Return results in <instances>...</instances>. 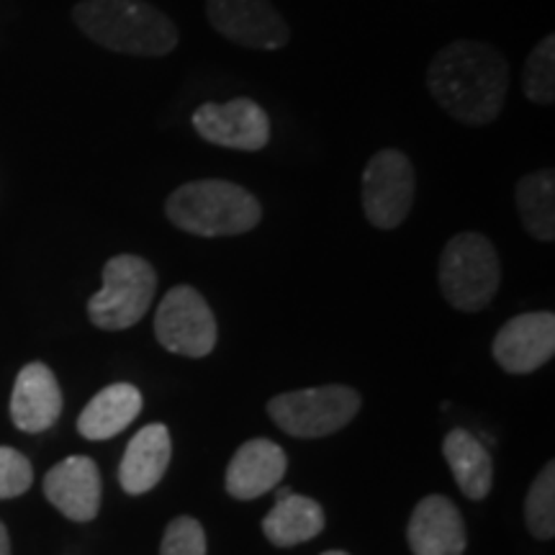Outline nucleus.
<instances>
[{
  "mask_svg": "<svg viewBox=\"0 0 555 555\" xmlns=\"http://www.w3.org/2000/svg\"><path fill=\"white\" fill-rule=\"evenodd\" d=\"M165 214L196 237H237L253 232L262 219L260 201L232 180H191L165 201Z\"/></svg>",
  "mask_w": 555,
  "mask_h": 555,
  "instance_id": "7ed1b4c3",
  "label": "nucleus"
},
{
  "mask_svg": "<svg viewBox=\"0 0 555 555\" xmlns=\"http://www.w3.org/2000/svg\"><path fill=\"white\" fill-rule=\"evenodd\" d=\"M157 291V273L139 255H116L103 268V286L90 296L88 317L99 330L121 332L147 314Z\"/></svg>",
  "mask_w": 555,
  "mask_h": 555,
  "instance_id": "39448f33",
  "label": "nucleus"
},
{
  "mask_svg": "<svg viewBox=\"0 0 555 555\" xmlns=\"http://www.w3.org/2000/svg\"><path fill=\"white\" fill-rule=\"evenodd\" d=\"M31 461L16 448H0V499H16L31 489Z\"/></svg>",
  "mask_w": 555,
  "mask_h": 555,
  "instance_id": "b1692460",
  "label": "nucleus"
},
{
  "mask_svg": "<svg viewBox=\"0 0 555 555\" xmlns=\"http://www.w3.org/2000/svg\"><path fill=\"white\" fill-rule=\"evenodd\" d=\"M525 95L538 106H551L555 101V37L547 34L525 62L522 73Z\"/></svg>",
  "mask_w": 555,
  "mask_h": 555,
  "instance_id": "412c9836",
  "label": "nucleus"
},
{
  "mask_svg": "<svg viewBox=\"0 0 555 555\" xmlns=\"http://www.w3.org/2000/svg\"><path fill=\"white\" fill-rule=\"evenodd\" d=\"M406 540L414 555H463L466 525L448 496L433 494L414 506Z\"/></svg>",
  "mask_w": 555,
  "mask_h": 555,
  "instance_id": "ddd939ff",
  "label": "nucleus"
},
{
  "mask_svg": "<svg viewBox=\"0 0 555 555\" xmlns=\"http://www.w3.org/2000/svg\"><path fill=\"white\" fill-rule=\"evenodd\" d=\"M0 555H11V538L3 522H0Z\"/></svg>",
  "mask_w": 555,
  "mask_h": 555,
  "instance_id": "393cba45",
  "label": "nucleus"
},
{
  "mask_svg": "<svg viewBox=\"0 0 555 555\" xmlns=\"http://www.w3.org/2000/svg\"><path fill=\"white\" fill-rule=\"evenodd\" d=\"M416 172L412 159L399 150H380L367 159L363 172V211L376 229H397L414 206Z\"/></svg>",
  "mask_w": 555,
  "mask_h": 555,
  "instance_id": "6e6552de",
  "label": "nucleus"
},
{
  "mask_svg": "<svg viewBox=\"0 0 555 555\" xmlns=\"http://www.w3.org/2000/svg\"><path fill=\"white\" fill-rule=\"evenodd\" d=\"M517 211L522 227L540 242L555 240V176L553 168L530 172L517 183Z\"/></svg>",
  "mask_w": 555,
  "mask_h": 555,
  "instance_id": "aec40b11",
  "label": "nucleus"
},
{
  "mask_svg": "<svg viewBox=\"0 0 555 555\" xmlns=\"http://www.w3.org/2000/svg\"><path fill=\"white\" fill-rule=\"evenodd\" d=\"M322 555H347L345 551H327V553H322Z\"/></svg>",
  "mask_w": 555,
  "mask_h": 555,
  "instance_id": "a878e982",
  "label": "nucleus"
},
{
  "mask_svg": "<svg viewBox=\"0 0 555 555\" xmlns=\"http://www.w3.org/2000/svg\"><path fill=\"white\" fill-rule=\"evenodd\" d=\"M62 391L44 363H29L18 371L11 393V420L21 433H44L57 425Z\"/></svg>",
  "mask_w": 555,
  "mask_h": 555,
  "instance_id": "4468645a",
  "label": "nucleus"
},
{
  "mask_svg": "<svg viewBox=\"0 0 555 555\" xmlns=\"http://www.w3.org/2000/svg\"><path fill=\"white\" fill-rule=\"evenodd\" d=\"M324 530V509L309 496L294 494L275 499V506L262 519V532L278 547H294L317 538Z\"/></svg>",
  "mask_w": 555,
  "mask_h": 555,
  "instance_id": "6ab92c4d",
  "label": "nucleus"
},
{
  "mask_svg": "<svg viewBox=\"0 0 555 555\" xmlns=\"http://www.w3.org/2000/svg\"><path fill=\"white\" fill-rule=\"evenodd\" d=\"M525 519L530 532L538 540H551L555 535V466L540 470L530 486V494L525 502Z\"/></svg>",
  "mask_w": 555,
  "mask_h": 555,
  "instance_id": "4be33fe9",
  "label": "nucleus"
},
{
  "mask_svg": "<svg viewBox=\"0 0 555 555\" xmlns=\"http://www.w3.org/2000/svg\"><path fill=\"white\" fill-rule=\"evenodd\" d=\"M502 283V262L494 242L478 232H463L442 249L440 291L457 311H481L494 301Z\"/></svg>",
  "mask_w": 555,
  "mask_h": 555,
  "instance_id": "20e7f679",
  "label": "nucleus"
},
{
  "mask_svg": "<svg viewBox=\"0 0 555 555\" xmlns=\"http://www.w3.org/2000/svg\"><path fill=\"white\" fill-rule=\"evenodd\" d=\"M73 21L95 44L131 57H165L180 41L176 21L147 0H82Z\"/></svg>",
  "mask_w": 555,
  "mask_h": 555,
  "instance_id": "f03ea898",
  "label": "nucleus"
},
{
  "mask_svg": "<svg viewBox=\"0 0 555 555\" xmlns=\"http://www.w3.org/2000/svg\"><path fill=\"white\" fill-rule=\"evenodd\" d=\"M360 393L350 386H319L270 399L268 414L291 437H327L350 425L360 412Z\"/></svg>",
  "mask_w": 555,
  "mask_h": 555,
  "instance_id": "423d86ee",
  "label": "nucleus"
},
{
  "mask_svg": "<svg viewBox=\"0 0 555 555\" xmlns=\"http://www.w3.org/2000/svg\"><path fill=\"white\" fill-rule=\"evenodd\" d=\"M494 358L506 373H532L555 352V317L551 311H527L504 324L494 337Z\"/></svg>",
  "mask_w": 555,
  "mask_h": 555,
  "instance_id": "9b49d317",
  "label": "nucleus"
},
{
  "mask_svg": "<svg viewBox=\"0 0 555 555\" xmlns=\"http://www.w3.org/2000/svg\"><path fill=\"white\" fill-rule=\"evenodd\" d=\"M101 470L93 457L73 455L44 476L47 502L73 522H90L101 509Z\"/></svg>",
  "mask_w": 555,
  "mask_h": 555,
  "instance_id": "f8f14e48",
  "label": "nucleus"
},
{
  "mask_svg": "<svg viewBox=\"0 0 555 555\" xmlns=\"http://www.w3.org/2000/svg\"><path fill=\"white\" fill-rule=\"evenodd\" d=\"M172 442L165 425H147L131 437L119 466V483L131 496L147 494L170 466Z\"/></svg>",
  "mask_w": 555,
  "mask_h": 555,
  "instance_id": "dca6fc26",
  "label": "nucleus"
},
{
  "mask_svg": "<svg viewBox=\"0 0 555 555\" xmlns=\"http://www.w3.org/2000/svg\"><path fill=\"white\" fill-rule=\"evenodd\" d=\"M142 412V393L131 384H114L95 393L78 416V433L86 440H108L124 433Z\"/></svg>",
  "mask_w": 555,
  "mask_h": 555,
  "instance_id": "f3484780",
  "label": "nucleus"
},
{
  "mask_svg": "<svg viewBox=\"0 0 555 555\" xmlns=\"http://www.w3.org/2000/svg\"><path fill=\"white\" fill-rule=\"evenodd\" d=\"M208 24L245 50H283L291 41L288 21L270 0H206Z\"/></svg>",
  "mask_w": 555,
  "mask_h": 555,
  "instance_id": "1a4fd4ad",
  "label": "nucleus"
},
{
  "mask_svg": "<svg viewBox=\"0 0 555 555\" xmlns=\"http://www.w3.org/2000/svg\"><path fill=\"white\" fill-rule=\"evenodd\" d=\"M159 555H206V532L198 519L176 517L165 530Z\"/></svg>",
  "mask_w": 555,
  "mask_h": 555,
  "instance_id": "5701e85b",
  "label": "nucleus"
},
{
  "mask_svg": "<svg viewBox=\"0 0 555 555\" xmlns=\"http://www.w3.org/2000/svg\"><path fill=\"white\" fill-rule=\"evenodd\" d=\"M442 455H446L450 470H453L457 489L468 499H486L494 483V466H491L489 450L483 442L466 429H453L442 442Z\"/></svg>",
  "mask_w": 555,
  "mask_h": 555,
  "instance_id": "a211bd4d",
  "label": "nucleus"
},
{
  "mask_svg": "<svg viewBox=\"0 0 555 555\" xmlns=\"http://www.w3.org/2000/svg\"><path fill=\"white\" fill-rule=\"evenodd\" d=\"M427 88L463 127H489L504 111L509 62L489 41L455 39L429 62Z\"/></svg>",
  "mask_w": 555,
  "mask_h": 555,
  "instance_id": "f257e3e1",
  "label": "nucleus"
},
{
  "mask_svg": "<svg viewBox=\"0 0 555 555\" xmlns=\"http://www.w3.org/2000/svg\"><path fill=\"white\" fill-rule=\"evenodd\" d=\"M288 457L283 453L281 446L258 437L242 446L237 453L232 455L227 468V491L229 496L240 499V502H249L258 499L268 491H273L281 483L283 474H286Z\"/></svg>",
  "mask_w": 555,
  "mask_h": 555,
  "instance_id": "2eb2a0df",
  "label": "nucleus"
},
{
  "mask_svg": "<svg viewBox=\"0 0 555 555\" xmlns=\"http://www.w3.org/2000/svg\"><path fill=\"white\" fill-rule=\"evenodd\" d=\"M191 124L201 139L217 147L260 152L270 142V119L266 108L253 99L201 103Z\"/></svg>",
  "mask_w": 555,
  "mask_h": 555,
  "instance_id": "9d476101",
  "label": "nucleus"
},
{
  "mask_svg": "<svg viewBox=\"0 0 555 555\" xmlns=\"http://www.w3.org/2000/svg\"><path fill=\"white\" fill-rule=\"evenodd\" d=\"M155 335L168 352L206 358L217 347V317L193 286H176L155 311Z\"/></svg>",
  "mask_w": 555,
  "mask_h": 555,
  "instance_id": "0eeeda50",
  "label": "nucleus"
}]
</instances>
